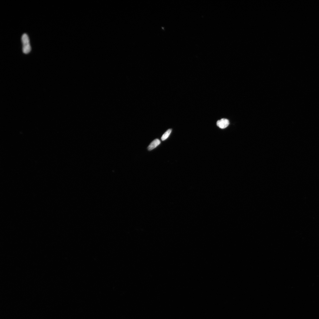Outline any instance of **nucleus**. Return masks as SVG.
<instances>
[{"mask_svg": "<svg viewBox=\"0 0 319 319\" xmlns=\"http://www.w3.org/2000/svg\"><path fill=\"white\" fill-rule=\"evenodd\" d=\"M21 40L23 44V51L24 53L28 54L30 52L31 47L29 39L27 34H24L22 36Z\"/></svg>", "mask_w": 319, "mask_h": 319, "instance_id": "obj_1", "label": "nucleus"}, {"mask_svg": "<svg viewBox=\"0 0 319 319\" xmlns=\"http://www.w3.org/2000/svg\"><path fill=\"white\" fill-rule=\"evenodd\" d=\"M229 120L224 118L218 120L217 122V126L220 128L222 129H224L227 128L229 126Z\"/></svg>", "mask_w": 319, "mask_h": 319, "instance_id": "obj_2", "label": "nucleus"}, {"mask_svg": "<svg viewBox=\"0 0 319 319\" xmlns=\"http://www.w3.org/2000/svg\"><path fill=\"white\" fill-rule=\"evenodd\" d=\"M161 143V141L159 139H155L152 142L150 143V145H149L148 148V150L149 151H151V150L154 149L158 146Z\"/></svg>", "mask_w": 319, "mask_h": 319, "instance_id": "obj_3", "label": "nucleus"}, {"mask_svg": "<svg viewBox=\"0 0 319 319\" xmlns=\"http://www.w3.org/2000/svg\"><path fill=\"white\" fill-rule=\"evenodd\" d=\"M172 129H169L165 133L163 134V136H162L161 139L162 141H164L167 139L168 137L169 136L170 134L171 133Z\"/></svg>", "mask_w": 319, "mask_h": 319, "instance_id": "obj_4", "label": "nucleus"}]
</instances>
